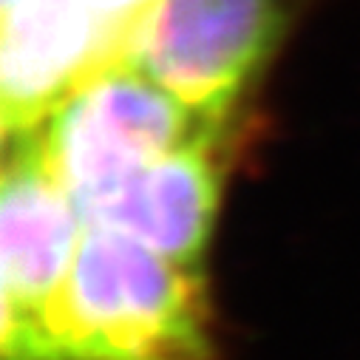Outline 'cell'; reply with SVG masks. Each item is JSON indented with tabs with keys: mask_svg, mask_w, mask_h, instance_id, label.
<instances>
[{
	"mask_svg": "<svg viewBox=\"0 0 360 360\" xmlns=\"http://www.w3.org/2000/svg\"><path fill=\"white\" fill-rule=\"evenodd\" d=\"M54 360H216L202 269L85 227L54 318Z\"/></svg>",
	"mask_w": 360,
	"mask_h": 360,
	"instance_id": "6da1fadb",
	"label": "cell"
},
{
	"mask_svg": "<svg viewBox=\"0 0 360 360\" xmlns=\"http://www.w3.org/2000/svg\"><path fill=\"white\" fill-rule=\"evenodd\" d=\"M233 122L185 105L145 71L117 60L77 85L32 134L82 216L142 165L224 134Z\"/></svg>",
	"mask_w": 360,
	"mask_h": 360,
	"instance_id": "7a4b0ae2",
	"label": "cell"
},
{
	"mask_svg": "<svg viewBox=\"0 0 360 360\" xmlns=\"http://www.w3.org/2000/svg\"><path fill=\"white\" fill-rule=\"evenodd\" d=\"M301 0H156L122 60L185 105L236 120L281 49Z\"/></svg>",
	"mask_w": 360,
	"mask_h": 360,
	"instance_id": "3957f363",
	"label": "cell"
},
{
	"mask_svg": "<svg viewBox=\"0 0 360 360\" xmlns=\"http://www.w3.org/2000/svg\"><path fill=\"white\" fill-rule=\"evenodd\" d=\"M0 191L4 360H54V318L85 233L34 134L6 139Z\"/></svg>",
	"mask_w": 360,
	"mask_h": 360,
	"instance_id": "277c9868",
	"label": "cell"
},
{
	"mask_svg": "<svg viewBox=\"0 0 360 360\" xmlns=\"http://www.w3.org/2000/svg\"><path fill=\"white\" fill-rule=\"evenodd\" d=\"M227 148L230 131L142 165L88 207L82 224L117 230L176 264L202 269L221 207Z\"/></svg>",
	"mask_w": 360,
	"mask_h": 360,
	"instance_id": "5b68a950",
	"label": "cell"
},
{
	"mask_svg": "<svg viewBox=\"0 0 360 360\" xmlns=\"http://www.w3.org/2000/svg\"><path fill=\"white\" fill-rule=\"evenodd\" d=\"M82 4L103 20V26L114 34V40L122 46V54H125L131 32L156 0H82Z\"/></svg>",
	"mask_w": 360,
	"mask_h": 360,
	"instance_id": "8992f818",
	"label": "cell"
}]
</instances>
